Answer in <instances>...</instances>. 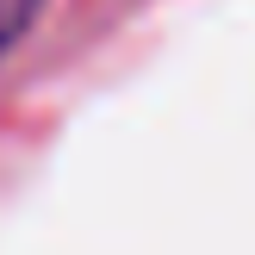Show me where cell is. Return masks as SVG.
Returning <instances> with one entry per match:
<instances>
[{"instance_id": "cell-1", "label": "cell", "mask_w": 255, "mask_h": 255, "mask_svg": "<svg viewBox=\"0 0 255 255\" xmlns=\"http://www.w3.org/2000/svg\"><path fill=\"white\" fill-rule=\"evenodd\" d=\"M31 12H37V0H0V44H12Z\"/></svg>"}]
</instances>
